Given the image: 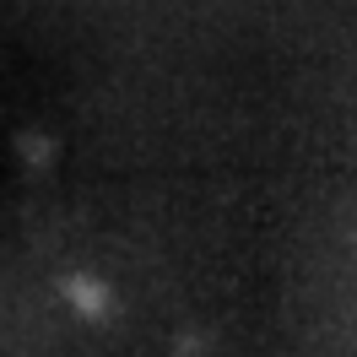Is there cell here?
<instances>
[{"mask_svg":"<svg viewBox=\"0 0 357 357\" xmlns=\"http://www.w3.org/2000/svg\"><path fill=\"white\" fill-rule=\"evenodd\" d=\"M66 292L76 298V303H82V309H76L82 319H109V314H114V292L103 287L98 276H92V282H87V276H70Z\"/></svg>","mask_w":357,"mask_h":357,"instance_id":"1","label":"cell"}]
</instances>
